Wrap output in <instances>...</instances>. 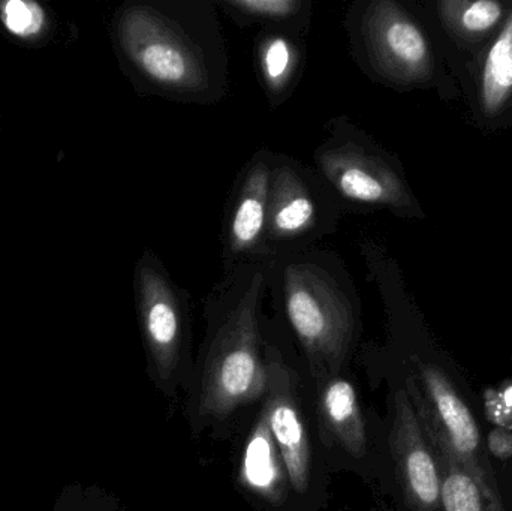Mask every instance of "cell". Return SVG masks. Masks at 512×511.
Returning a JSON list of instances; mask_svg holds the SVG:
<instances>
[{
	"instance_id": "obj_1",
	"label": "cell",
	"mask_w": 512,
	"mask_h": 511,
	"mask_svg": "<svg viewBox=\"0 0 512 511\" xmlns=\"http://www.w3.org/2000/svg\"><path fill=\"white\" fill-rule=\"evenodd\" d=\"M123 71L143 95L212 105L227 96L230 56L213 0H138L114 15Z\"/></svg>"
},
{
	"instance_id": "obj_2",
	"label": "cell",
	"mask_w": 512,
	"mask_h": 511,
	"mask_svg": "<svg viewBox=\"0 0 512 511\" xmlns=\"http://www.w3.org/2000/svg\"><path fill=\"white\" fill-rule=\"evenodd\" d=\"M294 332L313 378L336 377L360 327V297L339 254L304 249L271 258L268 290Z\"/></svg>"
},
{
	"instance_id": "obj_3",
	"label": "cell",
	"mask_w": 512,
	"mask_h": 511,
	"mask_svg": "<svg viewBox=\"0 0 512 511\" xmlns=\"http://www.w3.org/2000/svg\"><path fill=\"white\" fill-rule=\"evenodd\" d=\"M270 261H251L222 273L207 297L209 335L200 392L203 416L224 419L267 389L261 308Z\"/></svg>"
},
{
	"instance_id": "obj_4",
	"label": "cell",
	"mask_w": 512,
	"mask_h": 511,
	"mask_svg": "<svg viewBox=\"0 0 512 511\" xmlns=\"http://www.w3.org/2000/svg\"><path fill=\"white\" fill-rule=\"evenodd\" d=\"M325 137L315 152V170L339 198L346 212L390 210L414 216L418 206L397 162L345 114L324 125Z\"/></svg>"
},
{
	"instance_id": "obj_5",
	"label": "cell",
	"mask_w": 512,
	"mask_h": 511,
	"mask_svg": "<svg viewBox=\"0 0 512 511\" xmlns=\"http://www.w3.org/2000/svg\"><path fill=\"white\" fill-rule=\"evenodd\" d=\"M343 27L349 53L373 81L397 89L426 84L435 71L432 45L420 24L394 0H357Z\"/></svg>"
},
{
	"instance_id": "obj_6",
	"label": "cell",
	"mask_w": 512,
	"mask_h": 511,
	"mask_svg": "<svg viewBox=\"0 0 512 511\" xmlns=\"http://www.w3.org/2000/svg\"><path fill=\"white\" fill-rule=\"evenodd\" d=\"M346 215L315 167L273 152L265 239L270 258L316 248L322 239L337 233Z\"/></svg>"
},
{
	"instance_id": "obj_7",
	"label": "cell",
	"mask_w": 512,
	"mask_h": 511,
	"mask_svg": "<svg viewBox=\"0 0 512 511\" xmlns=\"http://www.w3.org/2000/svg\"><path fill=\"white\" fill-rule=\"evenodd\" d=\"M135 303L156 374L170 380L189 336V294L174 281L164 261L146 249L135 264Z\"/></svg>"
},
{
	"instance_id": "obj_8",
	"label": "cell",
	"mask_w": 512,
	"mask_h": 511,
	"mask_svg": "<svg viewBox=\"0 0 512 511\" xmlns=\"http://www.w3.org/2000/svg\"><path fill=\"white\" fill-rule=\"evenodd\" d=\"M273 150L261 147L237 174L221 233L222 273L251 261L271 260L267 251L268 200Z\"/></svg>"
},
{
	"instance_id": "obj_9",
	"label": "cell",
	"mask_w": 512,
	"mask_h": 511,
	"mask_svg": "<svg viewBox=\"0 0 512 511\" xmlns=\"http://www.w3.org/2000/svg\"><path fill=\"white\" fill-rule=\"evenodd\" d=\"M388 444L406 510L441 511L438 459L403 380L391 395Z\"/></svg>"
},
{
	"instance_id": "obj_10",
	"label": "cell",
	"mask_w": 512,
	"mask_h": 511,
	"mask_svg": "<svg viewBox=\"0 0 512 511\" xmlns=\"http://www.w3.org/2000/svg\"><path fill=\"white\" fill-rule=\"evenodd\" d=\"M264 354L267 399L262 410L285 462L289 485L297 494H304L310 479V447L298 407L294 374L276 345H265Z\"/></svg>"
},
{
	"instance_id": "obj_11",
	"label": "cell",
	"mask_w": 512,
	"mask_h": 511,
	"mask_svg": "<svg viewBox=\"0 0 512 511\" xmlns=\"http://www.w3.org/2000/svg\"><path fill=\"white\" fill-rule=\"evenodd\" d=\"M304 36L280 29H259L256 33V75L271 110L282 107L303 78L307 56Z\"/></svg>"
},
{
	"instance_id": "obj_12",
	"label": "cell",
	"mask_w": 512,
	"mask_h": 511,
	"mask_svg": "<svg viewBox=\"0 0 512 511\" xmlns=\"http://www.w3.org/2000/svg\"><path fill=\"white\" fill-rule=\"evenodd\" d=\"M403 383L438 459L441 474V511H505L487 498L477 479L454 455L450 444L430 416L418 392L417 384L408 372L403 377Z\"/></svg>"
},
{
	"instance_id": "obj_13",
	"label": "cell",
	"mask_w": 512,
	"mask_h": 511,
	"mask_svg": "<svg viewBox=\"0 0 512 511\" xmlns=\"http://www.w3.org/2000/svg\"><path fill=\"white\" fill-rule=\"evenodd\" d=\"M319 416L328 437L349 456L361 459L367 452V429L355 387L348 380L331 377L322 381Z\"/></svg>"
},
{
	"instance_id": "obj_14",
	"label": "cell",
	"mask_w": 512,
	"mask_h": 511,
	"mask_svg": "<svg viewBox=\"0 0 512 511\" xmlns=\"http://www.w3.org/2000/svg\"><path fill=\"white\" fill-rule=\"evenodd\" d=\"M240 474L251 491L271 503H279L285 495L288 474L264 410L249 435Z\"/></svg>"
},
{
	"instance_id": "obj_15",
	"label": "cell",
	"mask_w": 512,
	"mask_h": 511,
	"mask_svg": "<svg viewBox=\"0 0 512 511\" xmlns=\"http://www.w3.org/2000/svg\"><path fill=\"white\" fill-rule=\"evenodd\" d=\"M219 9L237 26L258 24L261 29L291 30L307 35L313 15L312 0H219Z\"/></svg>"
},
{
	"instance_id": "obj_16",
	"label": "cell",
	"mask_w": 512,
	"mask_h": 511,
	"mask_svg": "<svg viewBox=\"0 0 512 511\" xmlns=\"http://www.w3.org/2000/svg\"><path fill=\"white\" fill-rule=\"evenodd\" d=\"M512 96V9L493 41L481 75V104L487 116H496Z\"/></svg>"
},
{
	"instance_id": "obj_17",
	"label": "cell",
	"mask_w": 512,
	"mask_h": 511,
	"mask_svg": "<svg viewBox=\"0 0 512 511\" xmlns=\"http://www.w3.org/2000/svg\"><path fill=\"white\" fill-rule=\"evenodd\" d=\"M504 5L495 0H447L438 3L439 17L445 26L465 38H480L498 26Z\"/></svg>"
},
{
	"instance_id": "obj_18",
	"label": "cell",
	"mask_w": 512,
	"mask_h": 511,
	"mask_svg": "<svg viewBox=\"0 0 512 511\" xmlns=\"http://www.w3.org/2000/svg\"><path fill=\"white\" fill-rule=\"evenodd\" d=\"M0 23L15 38L32 39L47 26L44 8L30 0H8L0 3Z\"/></svg>"
},
{
	"instance_id": "obj_19",
	"label": "cell",
	"mask_w": 512,
	"mask_h": 511,
	"mask_svg": "<svg viewBox=\"0 0 512 511\" xmlns=\"http://www.w3.org/2000/svg\"><path fill=\"white\" fill-rule=\"evenodd\" d=\"M486 449L493 464L512 461V429L493 426L486 435Z\"/></svg>"
}]
</instances>
